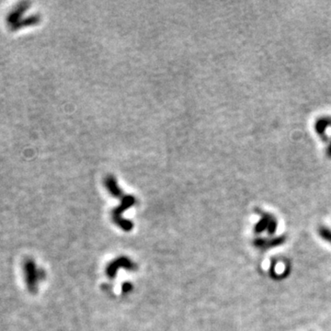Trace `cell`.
Returning a JSON list of instances; mask_svg holds the SVG:
<instances>
[{
	"label": "cell",
	"mask_w": 331,
	"mask_h": 331,
	"mask_svg": "<svg viewBox=\"0 0 331 331\" xmlns=\"http://www.w3.org/2000/svg\"><path fill=\"white\" fill-rule=\"evenodd\" d=\"M30 6H31V3L27 1L21 2L20 4H18L17 6L15 7L12 12L8 14L6 18L7 24H9L10 27H12L15 23L20 22L22 20V16L27 12Z\"/></svg>",
	"instance_id": "6da1fadb"
},
{
	"label": "cell",
	"mask_w": 331,
	"mask_h": 331,
	"mask_svg": "<svg viewBox=\"0 0 331 331\" xmlns=\"http://www.w3.org/2000/svg\"><path fill=\"white\" fill-rule=\"evenodd\" d=\"M276 225H277V223H276L275 219L272 218L269 214H265L261 220L259 221L258 225H256L255 231L257 233H261L265 229H268L269 234H272L275 232Z\"/></svg>",
	"instance_id": "7a4b0ae2"
},
{
	"label": "cell",
	"mask_w": 331,
	"mask_h": 331,
	"mask_svg": "<svg viewBox=\"0 0 331 331\" xmlns=\"http://www.w3.org/2000/svg\"><path fill=\"white\" fill-rule=\"evenodd\" d=\"M40 21H41L40 15H38V14H34V15H31L30 17L23 18L20 22H18L17 23H15L13 26H12L11 29H12V31H18L20 29L35 25V24L39 23Z\"/></svg>",
	"instance_id": "3957f363"
},
{
	"label": "cell",
	"mask_w": 331,
	"mask_h": 331,
	"mask_svg": "<svg viewBox=\"0 0 331 331\" xmlns=\"http://www.w3.org/2000/svg\"><path fill=\"white\" fill-rule=\"evenodd\" d=\"M328 126H331L330 118H321L315 123V130L323 141H326L325 132Z\"/></svg>",
	"instance_id": "277c9868"
},
{
	"label": "cell",
	"mask_w": 331,
	"mask_h": 331,
	"mask_svg": "<svg viewBox=\"0 0 331 331\" xmlns=\"http://www.w3.org/2000/svg\"><path fill=\"white\" fill-rule=\"evenodd\" d=\"M283 241H284V237H278V238H275L274 240L259 239V240L255 241V245L260 248H268V247H274L277 245L282 244Z\"/></svg>",
	"instance_id": "5b68a950"
},
{
	"label": "cell",
	"mask_w": 331,
	"mask_h": 331,
	"mask_svg": "<svg viewBox=\"0 0 331 331\" xmlns=\"http://www.w3.org/2000/svg\"><path fill=\"white\" fill-rule=\"evenodd\" d=\"M320 236H322L326 241L330 242L331 243V231L327 228H324L322 227L319 230Z\"/></svg>",
	"instance_id": "8992f818"
},
{
	"label": "cell",
	"mask_w": 331,
	"mask_h": 331,
	"mask_svg": "<svg viewBox=\"0 0 331 331\" xmlns=\"http://www.w3.org/2000/svg\"><path fill=\"white\" fill-rule=\"evenodd\" d=\"M326 153H327V156H328L329 157H331V142L330 145H329L328 148H327V151H326Z\"/></svg>",
	"instance_id": "52a82bcc"
}]
</instances>
